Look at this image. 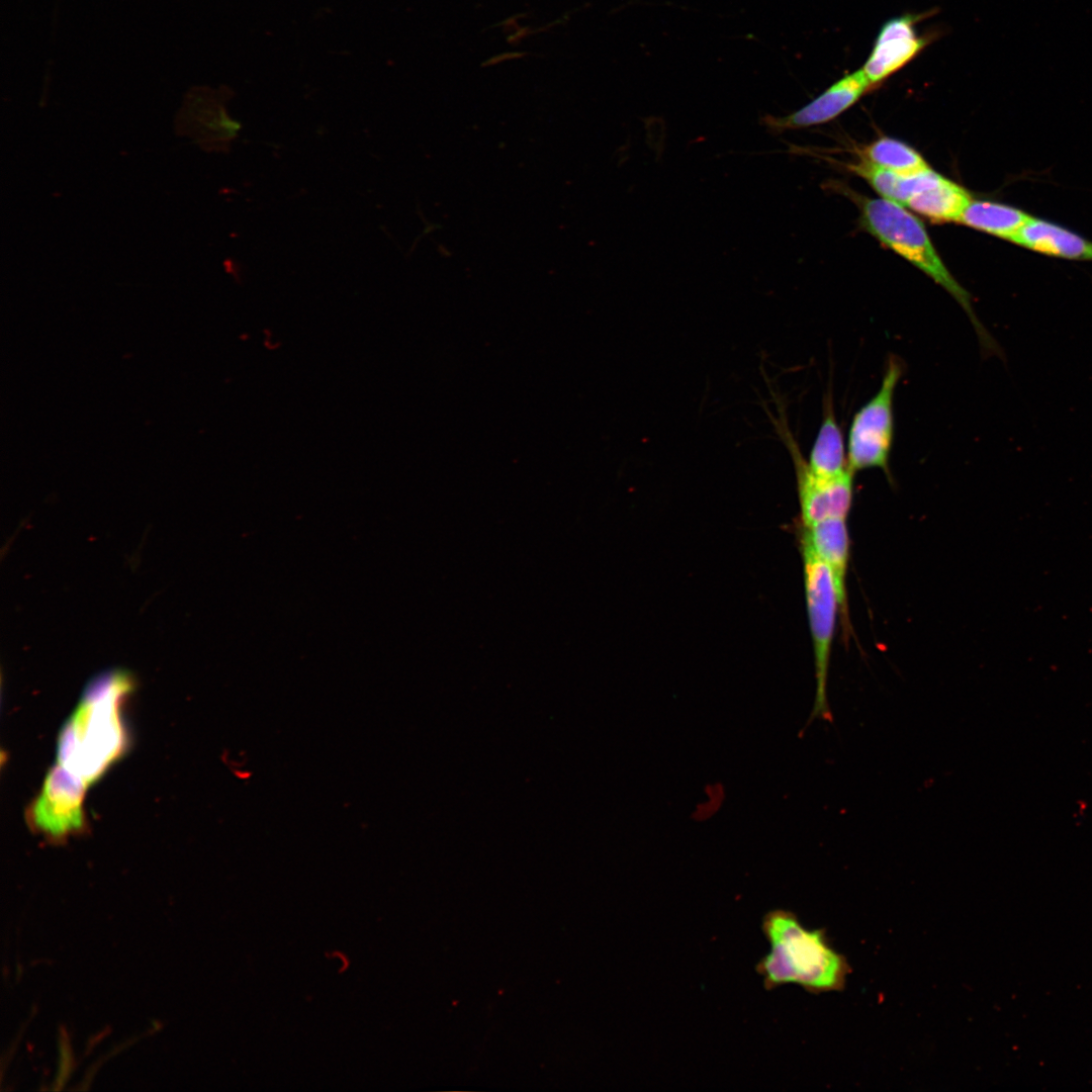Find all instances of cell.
Segmentation results:
<instances>
[{"label":"cell","instance_id":"obj_1","mask_svg":"<svg viewBox=\"0 0 1092 1092\" xmlns=\"http://www.w3.org/2000/svg\"><path fill=\"white\" fill-rule=\"evenodd\" d=\"M134 681L128 671L113 669L93 678L58 740V763L87 785L123 753L126 734L120 718Z\"/></svg>","mask_w":1092,"mask_h":1092},{"label":"cell","instance_id":"obj_2","mask_svg":"<svg viewBox=\"0 0 1092 1092\" xmlns=\"http://www.w3.org/2000/svg\"><path fill=\"white\" fill-rule=\"evenodd\" d=\"M761 930L770 951L756 965L766 990L797 984L812 994L842 991L851 968L830 944L825 929L804 927L786 909L767 912Z\"/></svg>","mask_w":1092,"mask_h":1092},{"label":"cell","instance_id":"obj_3","mask_svg":"<svg viewBox=\"0 0 1092 1092\" xmlns=\"http://www.w3.org/2000/svg\"><path fill=\"white\" fill-rule=\"evenodd\" d=\"M860 207L867 231L945 289L970 317L986 353L1002 355L1000 346L977 317L970 293L943 264L923 223L903 205L885 198H866Z\"/></svg>","mask_w":1092,"mask_h":1092},{"label":"cell","instance_id":"obj_4","mask_svg":"<svg viewBox=\"0 0 1092 1092\" xmlns=\"http://www.w3.org/2000/svg\"><path fill=\"white\" fill-rule=\"evenodd\" d=\"M804 585L813 640L816 693L807 725L815 719L833 722L827 698V680L836 612L839 609L833 575L809 542L801 540Z\"/></svg>","mask_w":1092,"mask_h":1092},{"label":"cell","instance_id":"obj_5","mask_svg":"<svg viewBox=\"0 0 1092 1092\" xmlns=\"http://www.w3.org/2000/svg\"><path fill=\"white\" fill-rule=\"evenodd\" d=\"M903 373L898 358L891 357L875 395L853 416L847 440L848 466L854 473L879 468L887 475L894 439V395Z\"/></svg>","mask_w":1092,"mask_h":1092},{"label":"cell","instance_id":"obj_6","mask_svg":"<svg viewBox=\"0 0 1092 1092\" xmlns=\"http://www.w3.org/2000/svg\"><path fill=\"white\" fill-rule=\"evenodd\" d=\"M771 420L794 463L803 526L829 519H846L852 504L854 472L848 469L834 477L814 474L784 418L771 417Z\"/></svg>","mask_w":1092,"mask_h":1092},{"label":"cell","instance_id":"obj_7","mask_svg":"<svg viewBox=\"0 0 1092 1092\" xmlns=\"http://www.w3.org/2000/svg\"><path fill=\"white\" fill-rule=\"evenodd\" d=\"M86 787L81 778L62 764L52 767L27 812L30 824L53 838L79 831L84 825L82 804Z\"/></svg>","mask_w":1092,"mask_h":1092},{"label":"cell","instance_id":"obj_8","mask_svg":"<svg viewBox=\"0 0 1092 1092\" xmlns=\"http://www.w3.org/2000/svg\"><path fill=\"white\" fill-rule=\"evenodd\" d=\"M936 11L933 9L904 13L890 18L882 25L861 68L872 89L912 62L936 39V31L919 34L917 30V25Z\"/></svg>","mask_w":1092,"mask_h":1092},{"label":"cell","instance_id":"obj_9","mask_svg":"<svg viewBox=\"0 0 1092 1092\" xmlns=\"http://www.w3.org/2000/svg\"><path fill=\"white\" fill-rule=\"evenodd\" d=\"M872 90L861 69L845 74L800 109L785 116L765 114L761 124L776 133L822 124L840 115Z\"/></svg>","mask_w":1092,"mask_h":1092},{"label":"cell","instance_id":"obj_10","mask_svg":"<svg viewBox=\"0 0 1092 1092\" xmlns=\"http://www.w3.org/2000/svg\"><path fill=\"white\" fill-rule=\"evenodd\" d=\"M802 536L831 570L842 625L846 632L849 629L846 574L850 545L846 519H829L804 527Z\"/></svg>","mask_w":1092,"mask_h":1092},{"label":"cell","instance_id":"obj_11","mask_svg":"<svg viewBox=\"0 0 1092 1092\" xmlns=\"http://www.w3.org/2000/svg\"><path fill=\"white\" fill-rule=\"evenodd\" d=\"M1011 243L1046 256L1092 261V242L1063 225L1030 216Z\"/></svg>","mask_w":1092,"mask_h":1092},{"label":"cell","instance_id":"obj_12","mask_svg":"<svg viewBox=\"0 0 1092 1092\" xmlns=\"http://www.w3.org/2000/svg\"><path fill=\"white\" fill-rule=\"evenodd\" d=\"M809 469L821 477H834L850 469L843 436L837 423L831 398L825 401L818 433L807 459Z\"/></svg>","mask_w":1092,"mask_h":1092},{"label":"cell","instance_id":"obj_13","mask_svg":"<svg viewBox=\"0 0 1092 1092\" xmlns=\"http://www.w3.org/2000/svg\"><path fill=\"white\" fill-rule=\"evenodd\" d=\"M851 171L864 178L882 198L906 206L919 192L936 183L942 176L930 168L911 175L897 174L880 168L867 160L850 165Z\"/></svg>","mask_w":1092,"mask_h":1092},{"label":"cell","instance_id":"obj_14","mask_svg":"<svg viewBox=\"0 0 1092 1092\" xmlns=\"http://www.w3.org/2000/svg\"><path fill=\"white\" fill-rule=\"evenodd\" d=\"M1030 216L1008 204L972 199L958 222L1010 242Z\"/></svg>","mask_w":1092,"mask_h":1092},{"label":"cell","instance_id":"obj_15","mask_svg":"<svg viewBox=\"0 0 1092 1092\" xmlns=\"http://www.w3.org/2000/svg\"><path fill=\"white\" fill-rule=\"evenodd\" d=\"M972 199L965 188L942 176L912 197L906 206L932 220L958 221Z\"/></svg>","mask_w":1092,"mask_h":1092},{"label":"cell","instance_id":"obj_16","mask_svg":"<svg viewBox=\"0 0 1092 1092\" xmlns=\"http://www.w3.org/2000/svg\"><path fill=\"white\" fill-rule=\"evenodd\" d=\"M863 156L868 162L901 175L916 174L929 168L917 151L901 141L888 136L871 143L866 147Z\"/></svg>","mask_w":1092,"mask_h":1092}]
</instances>
